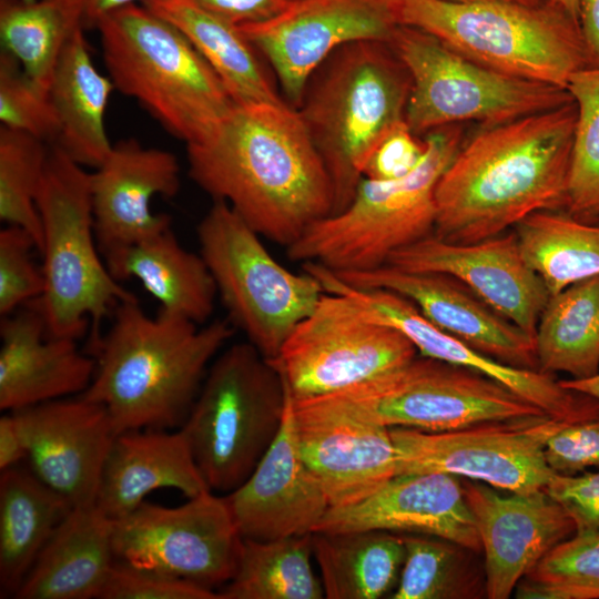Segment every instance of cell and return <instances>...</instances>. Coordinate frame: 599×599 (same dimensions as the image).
Returning a JSON list of instances; mask_svg holds the SVG:
<instances>
[{
    "mask_svg": "<svg viewBox=\"0 0 599 599\" xmlns=\"http://www.w3.org/2000/svg\"><path fill=\"white\" fill-rule=\"evenodd\" d=\"M186 152L195 184L268 241L287 247L332 213L327 171L297 108L285 101L234 103Z\"/></svg>",
    "mask_w": 599,
    "mask_h": 599,
    "instance_id": "cell-1",
    "label": "cell"
},
{
    "mask_svg": "<svg viewBox=\"0 0 599 599\" xmlns=\"http://www.w3.org/2000/svg\"><path fill=\"white\" fill-rule=\"evenodd\" d=\"M576 105L488 126L455 154L435 190L434 235L457 244L494 237L567 203Z\"/></svg>",
    "mask_w": 599,
    "mask_h": 599,
    "instance_id": "cell-2",
    "label": "cell"
},
{
    "mask_svg": "<svg viewBox=\"0 0 599 599\" xmlns=\"http://www.w3.org/2000/svg\"><path fill=\"white\" fill-rule=\"evenodd\" d=\"M234 333L227 319L197 324L138 298L113 309L112 324L90 345L95 370L81 397L103 405L118 434L182 426L207 369Z\"/></svg>",
    "mask_w": 599,
    "mask_h": 599,
    "instance_id": "cell-3",
    "label": "cell"
},
{
    "mask_svg": "<svg viewBox=\"0 0 599 599\" xmlns=\"http://www.w3.org/2000/svg\"><path fill=\"white\" fill-rule=\"evenodd\" d=\"M409 75L388 42L334 51L312 74L297 110L327 171L332 213L345 209L383 139L400 122Z\"/></svg>",
    "mask_w": 599,
    "mask_h": 599,
    "instance_id": "cell-4",
    "label": "cell"
},
{
    "mask_svg": "<svg viewBox=\"0 0 599 599\" xmlns=\"http://www.w3.org/2000/svg\"><path fill=\"white\" fill-rule=\"evenodd\" d=\"M95 29L114 88L186 144L210 134L234 105L187 38L145 6L111 11Z\"/></svg>",
    "mask_w": 599,
    "mask_h": 599,
    "instance_id": "cell-5",
    "label": "cell"
},
{
    "mask_svg": "<svg viewBox=\"0 0 599 599\" xmlns=\"http://www.w3.org/2000/svg\"><path fill=\"white\" fill-rule=\"evenodd\" d=\"M398 26L427 32L491 69L566 90L589 65L578 21L545 0H387Z\"/></svg>",
    "mask_w": 599,
    "mask_h": 599,
    "instance_id": "cell-6",
    "label": "cell"
},
{
    "mask_svg": "<svg viewBox=\"0 0 599 599\" xmlns=\"http://www.w3.org/2000/svg\"><path fill=\"white\" fill-rule=\"evenodd\" d=\"M417 166L393 180L363 177L345 209L313 224L290 246L292 261L313 262L335 273L369 271L434 233L435 190L461 146L456 125L425 136Z\"/></svg>",
    "mask_w": 599,
    "mask_h": 599,
    "instance_id": "cell-7",
    "label": "cell"
},
{
    "mask_svg": "<svg viewBox=\"0 0 599 599\" xmlns=\"http://www.w3.org/2000/svg\"><path fill=\"white\" fill-rule=\"evenodd\" d=\"M37 206L45 281L37 302L47 335L78 339L91 325L90 346L116 305L136 297L112 276L99 250L90 173L55 145L49 149Z\"/></svg>",
    "mask_w": 599,
    "mask_h": 599,
    "instance_id": "cell-8",
    "label": "cell"
},
{
    "mask_svg": "<svg viewBox=\"0 0 599 599\" xmlns=\"http://www.w3.org/2000/svg\"><path fill=\"white\" fill-rule=\"evenodd\" d=\"M287 399L280 370L251 343L217 354L180 428L212 491L230 494L248 478L281 429Z\"/></svg>",
    "mask_w": 599,
    "mask_h": 599,
    "instance_id": "cell-9",
    "label": "cell"
},
{
    "mask_svg": "<svg viewBox=\"0 0 599 599\" xmlns=\"http://www.w3.org/2000/svg\"><path fill=\"white\" fill-rule=\"evenodd\" d=\"M200 254L229 321L265 358L275 359L324 288L303 270L278 263L256 233L223 201H213L196 227Z\"/></svg>",
    "mask_w": 599,
    "mask_h": 599,
    "instance_id": "cell-10",
    "label": "cell"
},
{
    "mask_svg": "<svg viewBox=\"0 0 599 599\" xmlns=\"http://www.w3.org/2000/svg\"><path fill=\"white\" fill-rule=\"evenodd\" d=\"M388 43L410 79L405 122L416 135L466 121L494 126L572 101L562 88L486 67L415 28L398 26Z\"/></svg>",
    "mask_w": 599,
    "mask_h": 599,
    "instance_id": "cell-11",
    "label": "cell"
},
{
    "mask_svg": "<svg viewBox=\"0 0 599 599\" xmlns=\"http://www.w3.org/2000/svg\"><path fill=\"white\" fill-rule=\"evenodd\" d=\"M329 395L358 415L389 428L425 432H448L545 414L481 373L425 356Z\"/></svg>",
    "mask_w": 599,
    "mask_h": 599,
    "instance_id": "cell-12",
    "label": "cell"
},
{
    "mask_svg": "<svg viewBox=\"0 0 599 599\" xmlns=\"http://www.w3.org/2000/svg\"><path fill=\"white\" fill-rule=\"evenodd\" d=\"M398 329L352 300L324 292L272 359L293 399L334 394L394 370L417 356Z\"/></svg>",
    "mask_w": 599,
    "mask_h": 599,
    "instance_id": "cell-13",
    "label": "cell"
},
{
    "mask_svg": "<svg viewBox=\"0 0 599 599\" xmlns=\"http://www.w3.org/2000/svg\"><path fill=\"white\" fill-rule=\"evenodd\" d=\"M568 423L547 414L475 424L448 432L390 427L397 475L441 471L511 493L545 489L555 471L549 438Z\"/></svg>",
    "mask_w": 599,
    "mask_h": 599,
    "instance_id": "cell-14",
    "label": "cell"
},
{
    "mask_svg": "<svg viewBox=\"0 0 599 599\" xmlns=\"http://www.w3.org/2000/svg\"><path fill=\"white\" fill-rule=\"evenodd\" d=\"M242 541L225 497L212 490L177 507L145 500L112 520L116 560L212 590L233 577Z\"/></svg>",
    "mask_w": 599,
    "mask_h": 599,
    "instance_id": "cell-15",
    "label": "cell"
},
{
    "mask_svg": "<svg viewBox=\"0 0 599 599\" xmlns=\"http://www.w3.org/2000/svg\"><path fill=\"white\" fill-rule=\"evenodd\" d=\"M304 270L317 278L325 292L346 296L369 317L398 329L420 356L481 373L561 422L599 417L598 399L564 387L554 374L514 367L478 352L433 324L406 297L387 290L353 286L317 263H305Z\"/></svg>",
    "mask_w": 599,
    "mask_h": 599,
    "instance_id": "cell-16",
    "label": "cell"
},
{
    "mask_svg": "<svg viewBox=\"0 0 599 599\" xmlns=\"http://www.w3.org/2000/svg\"><path fill=\"white\" fill-rule=\"evenodd\" d=\"M398 27L387 0H293L276 17L241 26L297 108L315 70L338 48L388 42Z\"/></svg>",
    "mask_w": 599,
    "mask_h": 599,
    "instance_id": "cell-17",
    "label": "cell"
},
{
    "mask_svg": "<svg viewBox=\"0 0 599 599\" xmlns=\"http://www.w3.org/2000/svg\"><path fill=\"white\" fill-rule=\"evenodd\" d=\"M301 454L331 507L353 505L397 475L389 427L369 420L332 395L293 399Z\"/></svg>",
    "mask_w": 599,
    "mask_h": 599,
    "instance_id": "cell-18",
    "label": "cell"
},
{
    "mask_svg": "<svg viewBox=\"0 0 599 599\" xmlns=\"http://www.w3.org/2000/svg\"><path fill=\"white\" fill-rule=\"evenodd\" d=\"M461 481L485 556L486 596L507 599L554 547L576 534L575 522L545 489L505 495Z\"/></svg>",
    "mask_w": 599,
    "mask_h": 599,
    "instance_id": "cell-19",
    "label": "cell"
},
{
    "mask_svg": "<svg viewBox=\"0 0 599 599\" xmlns=\"http://www.w3.org/2000/svg\"><path fill=\"white\" fill-rule=\"evenodd\" d=\"M386 264L449 275L534 337L550 297L525 261L515 231L469 244L450 243L432 234L393 253Z\"/></svg>",
    "mask_w": 599,
    "mask_h": 599,
    "instance_id": "cell-20",
    "label": "cell"
},
{
    "mask_svg": "<svg viewBox=\"0 0 599 599\" xmlns=\"http://www.w3.org/2000/svg\"><path fill=\"white\" fill-rule=\"evenodd\" d=\"M12 412L26 436L30 469L73 507L95 504L118 435L106 408L77 395Z\"/></svg>",
    "mask_w": 599,
    "mask_h": 599,
    "instance_id": "cell-21",
    "label": "cell"
},
{
    "mask_svg": "<svg viewBox=\"0 0 599 599\" xmlns=\"http://www.w3.org/2000/svg\"><path fill=\"white\" fill-rule=\"evenodd\" d=\"M349 530L427 535L481 551L461 478L441 471L398 474L353 505L331 507L314 532Z\"/></svg>",
    "mask_w": 599,
    "mask_h": 599,
    "instance_id": "cell-22",
    "label": "cell"
},
{
    "mask_svg": "<svg viewBox=\"0 0 599 599\" xmlns=\"http://www.w3.org/2000/svg\"><path fill=\"white\" fill-rule=\"evenodd\" d=\"M333 273L353 286L387 290L406 297L433 324L498 362L539 369L535 337L449 275L409 272L388 264L363 272Z\"/></svg>",
    "mask_w": 599,
    "mask_h": 599,
    "instance_id": "cell-23",
    "label": "cell"
},
{
    "mask_svg": "<svg viewBox=\"0 0 599 599\" xmlns=\"http://www.w3.org/2000/svg\"><path fill=\"white\" fill-rule=\"evenodd\" d=\"M224 497L241 536L254 540L313 534L329 509L301 454L290 392L275 440L248 478Z\"/></svg>",
    "mask_w": 599,
    "mask_h": 599,
    "instance_id": "cell-24",
    "label": "cell"
},
{
    "mask_svg": "<svg viewBox=\"0 0 599 599\" xmlns=\"http://www.w3.org/2000/svg\"><path fill=\"white\" fill-rule=\"evenodd\" d=\"M180 189V165L165 150L135 140L112 145L90 173L94 232L102 257L171 226L167 214L154 213V196L173 197Z\"/></svg>",
    "mask_w": 599,
    "mask_h": 599,
    "instance_id": "cell-25",
    "label": "cell"
},
{
    "mask_svg": "<svg viewBox=\"0 0 599 599\" xmlns=\"http://www.w3.org/2000/svg\"><path fill=\"white\" fill-rule=\"evenodd\" d=\"M0 409L17 410L82 394L95 359L77 339L50 337L37 300L0 322Z\"/></svg>",
    "mask_w": 599,
    "mask_h": 599,
    "instance_id": "cell-26",
    "label": "cell"
},
{
    "mask_svg": "<svg viewBox=\"0 0 599 599\" xmlns=\"http://www.w3.org/2000/svg\"><path fill=\"white\" fill-rule=\"evenodd\" d=\"M173 488L187 498L211 490L181 429L128 430L116 435L106 457L95 505L119 519L158 489Z\"/></svg>",
    "mask_w": 599,
    "mask_h": 599,
    "instance_id": "cell-27",
    "label": "cell"
},
{
    "mask_svg": "<svg viewBox=\"0 0 599 599\" xmlns=\"http://www.w3.org/2000/svg\"><path fill=\"white\" fill-rule=\"evenodd\" d=\"M114 560L112 519L95 504L73 507L40 551L14 598H99Z\"/></svg>",
    "mask_w": 599,
    "mask_h": 599,
    "instance_id": "cell-28",
    "label": "cell"
},
{
    "mask_svg": "<svg viewBox=\"0 0 599 599\" xmlns=\"http://www.w3.org/2000/svg\"><path fill=\"white\" fill-rule=\"evenodd\" d=\"M103 260L116 281H139L161 311L197 325L213 313L217 292L206 263L180 244L171 226Z\"/></svg>",
    "mask_w": 599,
    "mask_h": 599,
    "instance_id": "cell-29",
    "label": "cell"
},
{
    "mask_svg": "<svg viewBox=\"0 0 599 599\" xmlns=\"http://www.w3.org/2000/svg\"><path fill=\"white\" fill-rule=\"evenodd\" d=\"M75 27L60 53L50 83L59 135L54 144L82 166L98 167L112 149L104 116L114 85L95 68L84 37Z\"/></svg>",
    "mask_w": 599,
    "mask_h": 599,
    "instance_id": "cell-30",
    "label": "cell"
},
{
    "mask_svg": "<svg viewBox=\"0 0 599 599\" xmlns=\"http://www.w3.org/2000/svg\"><path fill=\"white\" fill-rule=\"evenodd\" d=\"M73 508L30 468L0 475V593H17L54 530Z\"/></svg>",
    "mask_w": 599,
    "mask_h": 599,
    "instance_id": "cell-31",
    "label": "cell"
},
{
    "mask_svg": "<svg viewBox=\"0 0 599 599\" xmlns=\"http://www.w3.org/2000/svg\"><path fill=\"white\" fill-rule=\"evenodd\" d=\"M141 3L187 38L217 74L234 103L284 101L266 74L257 50L240 27L193 0H145Z\"/></svg>",
    "mask_w": 599,
    "mask_h": 599,
    "instance_id": "cell-32",
    "label": "cell"
},
{
    "mask_svg": "<svg viewBox=\"0 0 599 599\" xmlns=\"http://www.w3.org/2000/svg\"><path fill=\"white\" fill-rule=\"evenodd\" d=\"M313 555L328 599H378L396 588L403 536L384 530L313 532Z\"/></svg>",
    "mask_w": 599,
    "mask_h": 599,
    "instance_id": "cell-33",
    "label": "cell"
},
{
    "mask_svg": "<svg viewBox=\"0 0 599 599\" xmlns=\"http://www.w3.org/2000/svg\"><path fill=\"white\" fill-rule=\"evenodd\" d=\"M541 372L580 379L599 372V275L550 295L535 334Z\"/></svg>",
    "mask_w": 599,
    "mask_h": 599,
    "instance_id": "cell-34",
    "label": "cell"
},
{
    "mask_svg": "<svg viewBox=\"0 0 599 599\" xmlns=\"http://www.w3.org/2000/svg\"><path fill=\"white\" fill-rule=\"evenodd\" d=\"M515 233L525 261L550 295L599 275V225L546 210L525 217Z\"/></svg>",
    "mask_w": 599,
    "mask_h": 599,
    "instance_id": "cell-35",
    "label": "cell"
},
{
    "mask_svg": "<svg viewBox=\"0 0 599 599\" xmlns=\"http://www.w3.org/2000/svg\"><path fill=\"white\" fill-rule=\"evenodd\" d=\"M312 535L273 540L243 538L231 580L222 599H321L322 580L312 567Z\"/></svg>",
    "mask_w": 599,
    "mask_h": 599,
    "instance_id": "cell-36",
    "label": "cell"
},
{
    "mask_svg": "<svg viewBox=\"0 0 599 599\" xmlns=\"http://www.w3.org/2000/svg\"><path fill=\"white\" fill-rule=\"evenodd\" d=\"M75 27L55 0L0 1L3 51L48 91L62 48Z\"/></svg>",
    "mask_w": 599,
    "mask_h": 599,
    "instance_id": "cell-37",
    "label": "cell"
},
{
    "mask_svg": "<svg viewBox=\"0 0 599 599\" xmlns=\"http://www.w3.org/2000/svg\"><path fill=\"white\" fill-rule=\"evenodd\" d=\"M402 536L405 560L392 599L479 597L481 579L469 558L474 551L434 536Z\"/></svg>",
    "mask_w": 599,
    "mask_h": 599,
    "instance_id": "cell-38",
    "label": "cell"
},
{
    "mask_svg": "<svg viewBox=\"0 0 599 599\" xmlns=\"http://www.w3.org/2000/svg\"><path fill=\"white\" fill-rule=\"evenodd\" d=\"M566 90L576 105L566 210L591 222L599 219V65L573 72Z\"/></svg>",
    "mask_w": 599,
    "mask_h": 599,
    "instance_id": "cell-39",
    "label": "cell"
},
{
    "mask_svg": "<svg viewBox=\"0 0 599 599\" xmlns=\"http://www.w3.org/2000/svg\"><path fill=\"white\" fill-rule=\"evenodd\" d=\"M44 141L19 130L0 129V220L28 231L42 247L37 196L49 149Z\"/></svg>",
    "mask_w": 599,
    "mask_h": 599,
    "instance_id": "cell-40",
    "label": "cell"
},
{
    "mask_svg": "<svg viewBox=\"0 0 599 599\" xmlns=\"http://www.w3.org/2000/svg\"><path fill=\"white\" fill-rule=\"evenodd\" d=\"M516 589L518 598L599 599V531L554 547Z\"/></svg>",
    "mask_w": 599,
    "mask_h": 599,
    "instance_id": "cell-41",
    "label": "cell"
},
{
    "mask_svg": "<svg viewBox=\"0 0 599 599\" xmlns=\"http://www.w3.org/2000/svg\"><path fill=\"white\" fill-rule=\"evenodd\" d=\"M7 52L0 58V121L3 126L29 133L50 145L59 122L49 91L34 83Z\"/></svg>",
    "mask_w": 599,
    "mask_h": 599,
    "instance_id": "cell-42",
    "label": "cell"
},
{
    "mask_svg": "<svg viewBox=\"0 0 599 599\" xmlns=\"http://www.w3.org/2000/svg\"><path fill=\"white\" fill-rule=\"evenodd\" d=\"M37 242L24 229L6 225L0 230V315L12 314L39 300L45 286L42 265L33 258Z\"/></svg>",
    "mask_w": 599,
    "mask_h": 599,
    "instance_id": "cell-43",
    "label": "cell"
},
{
    "mask_svg": "<svg viewBox=\"0 0 599 599\" xmlns=\"http://www.w3.org/2000/svg\"><path fill=\"white\" fill-rule=\"evenodd\" d=\"M99 599H222L189 580L114 560Z\"/></svg>",
    "mask_w": 599,
    "mask_h": 599,
    "instance_id": "cell-44",
    "label": "cell"
},
{
    "mask_svg": "<svg viewBox=\"0 0 599 599\" xmlns=\"http://www.w3.org/2000/svg\"><path fill=\"white\" fill-rule=\"evenodd\" d=\"M545 458L555 473L564 475L599 467V417L564 425L549 438Z\"/></svg>",
    "mask_w": 599,
    "mask_h": 599,
    "instance_id": "cell-45",
    "label": "cell"
},
{
    "mask_svg": "<svg viewBox=\"0 0 599 599\" xmlns=\"http://www.w3.org/2000/svg\"><path fill=\"white\" fill-rule=\"evenodd\" d=\"M545 490L573 520L576 534L599 531V470L555 473Z\"/></svg>",
    "mask_w": 599,
    "mask_h": 599,
    "instance_id": "cell-46",
    "label": "cell"
},
{
    "mask_svg": "<svg viewBox=\"0 0 599 599\" xmlns=\"http://www.w3.org/2000/svg\"><path fill=\"white\" fill-rule=\"evenodd\" d=\"M425 148V141H418L403 121L375 149L365 166L364 177L393 180L405 176L417 166Z\"/></svg>",
    "mask_w": 599,
    "mask_h": 599,
    "instance_id": "cell-47",
    "label": "cell"
},
{
    "mask_svg": "<svg viewBox=\"0 0 599 599\" xmlns=\"http://www.w3.org/2000/svg\"><path fill=\"white\" fill-rule=\"evenodd\" d=\"M203 9L237 27L267 21L281 13L288 0H193Z\"/></svg>",
    "mask_w": 599,
    "mask_h": 599,
    "instance_id": "cell-48",
    "label": "cell"
},
{
    "mask_svg": "<svg viewBox=\"0 0 599 599\" xmlns=\"http://www.w3.org/2000/svg\"><path fill=\"white\" fill-rule=\"evenodd\" d=\"M28 458L27 440L14 412L0 417V470L18 466Z\"/></svg>",
    "mask_w": 599,
    "mask_h": 599,
    "instance_id": "cell-49",
    "label": "cell"
},
{
    "mask_svg": "<svg viewBox=\"0 0 599 599\" xmlns=\"http://www.w3.org/2000/svg\"><path fill=\"white\" fill-rule=\"evenodd\" d=\"M75 26L84 30L95 28L99 20L111 11L145 0H55Z\"/></svg>",
    "mask_w": 599,
    "mask_h": 599,
    "instance_id": "cell-50",
    "label": "cell"
},
{
    "mask_svg": "<svg viewBox=\"0 0 599 599\" xmlns=\"http://www.w3.org/2000/svg\"><path fill=\"white\" fill-rule=\"evenodd\" d=\"M578 24L588 64L599 65V0H580Z\"/></svg>",
    "mask_w": 599,
    "mask_h": 599,
    "instance_id": "cell-51",
    "label": "cell"
},
{
    "mask_svg": "<svg viewBox=\"0 0 599 599\" xmlns=\"http://www.w3.org/2000/svg\"><path fill=\"white\" fill-rule=\"evenodd\" d=\"M560 384L571 390L589 395L599 400V372L587 378L561 379Z\"/></svg>",
    "mask_w": 599,
    "mask_h": 599,
    "instance_id": "cell-52",
    "label": "cell"
},
{
    "mask_svg": "<svg viewBox=\"0 0 599 599\" xmlns=\"http://www.w3.org/2000/svg\"><path fill=\"white\" fill-rule=\"evenodd\" d=\"M578 21L580 0H548Z\"/></svg>",
    "mask_w": 599,
    "mask_h": 599,
    "instance_id": "cell-53",
    "label": "cell"
},
{
    "mask_svg": "<svg viewBox=\"0 0 599 599\" xmlns=\"http://www.w3.org/2000/svg\"><path fill=\"white\" fill-rule=\"evenodd\" d=\"M455 1H475V0H455ZM506 1H515V2H521V3H539L545 0H506Z\"/></svg>",
    "mask_w": 599,
    "mask_h": 599,
    "instance_id": "cell-54",
    "label": "cell"
},
{
    "mask_svg": "<svg viewBox=\"0 0 599 599\" xmlns=\"http://www.w3.org/2000/svg\"><path fill=\"white\" fill-rule=\"evenodd\" d=\"M21 1H34V0H21Z\"/></svg>",
    "mask_w": 599,
    "mask_h": 599,
    "instance_id": "cell-55",
    "label": "cell"
},
{
    "mask_svg": "<svg viewBox=\"0 0 599 599\" xmlns=\"http://www.w3.org/2000/svg\"><path fill=\"white\" fill-rule=\"evenodd\" d=\"M288 1H293V0H288Z\"/></svg>",
    "mask_w": 599,
    "mask_h": 599,
    "instance_id": "cell-56",
    "label": "cell"
},
{
    "mask_svg": "<svg viewBox=\"0 0 599 599\" xmlns=\"http://www.w3.org/2000/svg\"><path fill=\"white\" fill-rule=\"evenodd\" d=\"M599 220V219H598Z\"/></svg>",
    "mask_w": 599,
    "mask_h": 599,
    "instance_id": "cell-57",
    "label": "cell"
}]
</instances>
